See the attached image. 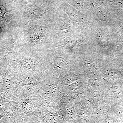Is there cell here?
<instances>
[{
  "label": "cell",
  "mask_w": 123,
  "mask_h": 123,
  "mask_svg": "<svg viewBox=\"0 0 123 123\" xmlns=\"http://www.w3.org/2000/svg\"><path fill=\"white\" fill-rule=\"evenodd\" d=\"M64 115L66 119H70L73 118L75 116V112L73 109L67 108L64 111Z\"/></svg>",
  "instance_id": "1"
}]
</instances>
